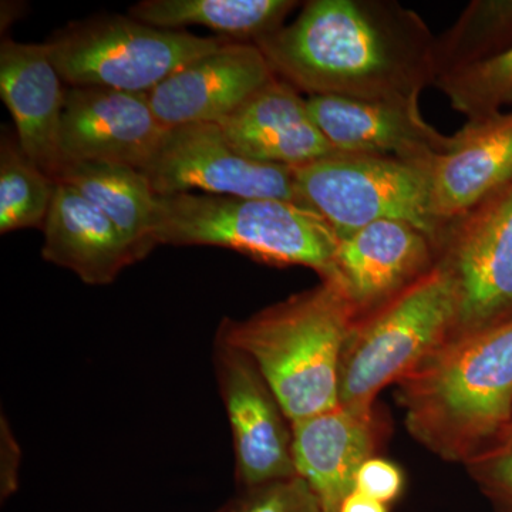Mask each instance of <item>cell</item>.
Here are the masks:
<instances>
[{
  "label": "cell",
  "mask_w": 512,
  "mask_h": 512,
  "mask_svg": "<svg viewBox=\"0 0 512 512\" xmlns=\"http://www.w3.org/2000/svg\"><path fill=\"white\" fill-rule=\"evenodd\" d=\"M254 45L275 77L308 96L419 101L437 80L436 37L390 0H309Z\"/></svg>",
  "instance_id": "6da1fadb"
},
{
  "label": "cell",
  "mask_w": 512,
  "mask_h": 512,
  "mask_svg": "<svg viewBox=\"0 0 512 512\" xmlns=\"http://www.w3.org/2000/svg\"><path fill=\"white\" fill-rule=\"evenodd\" d=\"M413 439L468 464L512 426V316L450 340L397 383Z\"/></svg>",
  "instance_id": "7a4b0ae2"
},
{
  "label": "cell",
  "mask_w": 512,
  "mask_h": 512,
  "mask_svg": "<svg viewBox=\"0 0 512 512\" xmlns=\"http://www.w3.org/2000/svg\"><path fill=\"white\" fill-rule=\"evenodd\" d=\"M356 322L342 286L320 281L251 318H225L215 339L254 362L293 423L339 406L340 362Z\"/></svg>",
  "instance_id": "3957f363"
},
{
  "label": "cell",
  "mask_w": 512,
  "mask_h": 512,
  "mask_svg": "<svg viewBox=\"0 0 512 512\" xmlns=\"http://www.w3.org/2000/svg\"><path fill=\"white\" fill-rule=\"evenodd\" d=\"M153 241L171 247H220L272 266H306L335 279L339 237L299 202L229 195H156Z\"/></svg>",
  "instance_id": "277c9868"
},
{
  "label": "cell",
  "mask_w": 512,
  "mask_h": 512,
  "mask_svg": "<svg viewBox=\"0 0 512 512\" xmlns=\"http://www.w3.org/2000/svg\"><path fill=\"white\" fill-rule=\"evenodd\" d=\"M458 313L456 281L437 261L409 288L357 319L340 362V406L372 412L377 394L450 342Z\"/></svg>",
  "instance_id": "5b68a950"
},
{
  "label": "cell",
  "mask_w": 512,
  "mask_h": 512,
  "mask_svg": "<svg viewBox=\"0 0 512 512\" xmlns=\"http://www.w3.org/2000/svg\"><path fill=\"white\" fill-rule=\"evenodd\" d=\"M298 200L340 238L383 220L404 221L440 251L447 224L434 214L431 168L396 157L335 153L292 168Z\"/></svg>",
  "instance_id": "8992f818"
},
{
  "label": "cell",
  "mask_w": 512,
  "mask_h": 512,
  "mask_svg": "<svg viewBox=\"0 0 512 512\" xmlns=\"http://www.w3.org/2000/svg\"><path fill=\"white\" fill-rule=\"evenodd\" d=\"M225 42L224 37L158 29L131 16L109 15L74 22L46 45L57 73L69 87L147 94L185 64Z\"/></svg>",
  "instance_id": "52a82bcc"
},
{
  "label": "cell",
  "mask_w": 512,
  "mask_h": 512,
  "mask_svg": "<svg viewBox=\"0 0 512 512\" xmlns=\"http://www.w3.org/2000/svg\"><path fill=\"white\" fill-rule=\"evenodd\" d=\"M437 261L456 281L460 313L453 339L512 316V180L447 222Z\"/></svg>",
  "instance_id": "ba28073f"
},
{
  "label": "cell",
  "mask_w": 512,
  "mask_h": 512,
  "mask_svg": "<svg viewBox=\"0 0 512 512\" xmlns=\"http://www.w3.org/2000/svg\"><path fill=\"white\" fill-rule=\"evenodd\" d=\"M141 173L156 195L201 191L210 195L299 202L292 168L258 163L241 156L215 123L168 128Z\"/></svg>",
  "instance_id": "9c48e42d"
},
{
  "label": "cell",
  "mask_w": 512,
  "mask_h": 512,
  "mask_svg": "<svg viewBox=\"0 0 512 512\" xmlns=\"http://www.w3.org/2000/svg\"><path fill=\"white\" fill-rule=\"evenodd\" d=\"M214 367L231 426L239 490L298 476L292 423L254 362L215 339Z\"/></svg>",
  "instance_id": "30bf717a"
},
{
  "label": "cell",
  "mask_w": 512,
  "mask_h": 512,
  "mask_svg": "<svg viewBox=\"0 0 512 512\" xmlns=\"http://www.w3.org/2000/svg\"><path fill=\"white\" fill-rule=\"evenodd\" d=\"M167 130L147 94L104 87L66 89L60 130L64 164H119L143 171Z\"/></svg>",
  "instance_id": "8fae6325"
},
{
  "label": "cell",
  "mask_w": 512,
  "mask_h": 512,
  "mask_svg": "<svg viewBox=\"0 0 512 512\" xmlns=\"http://www.w3.org/2000/svg\"><path fill=\"white\" fill-rule=\"evenodd\" d=\"M309 113L338 153L396 157L433 168L453 144L424 119L419 101L309 96Z\"/></svg>",
  "instance_id": "7c38bea8"
},
{
  "label": "cell",
  "mask_w": 512,
  "mask_h": 512,
  "mask_svg": "<svg viewBox=\"0 0 512 512\" xmlns=\"http://www.w3.org/2000/svg\"><path fill=\"white\" fill-rule=\"evenodd\" d=\"M274 77L254 43L228 40L214 52L185 64L147 97L165 128L220 124Z\"/></svg>",
  "instance_id": "4fadbf2b"
},
{
  "label": "cell",
  "mask_w": 512,
  "mask_h": 512,
  "mask_svg": "<svg viewBox=\"0 0 512 512\" xmlns=\"http://www.w3.org/2000/svg\"><path fill=\"white\" fill-rule=\"evenodd\" d=\"M437 256L421 229L404 221H377L339 239L335 279L328 281L342 286L360 319L429 272Z\"/></svg>",
  "instance_id": "5bb4252c"
},
{
  "label": "cell",
  "mask_w": 512,
  "mask_h": 512,
  "mask_svg": "<svg viewBox=\"0 0 512 512\" xmlns=\"http://www.w3.org/2000/svg\"><path fill=\"white\" fill-rule=\"evenodd\" d=\"M46 43L3 40L0 46V96L15 121L19 146L55 180L64 160L60 130L66 89Z\"/></svg>",
  "instance_id": "9a60e30c"
},
{
  "label": "cell",
  "mask_w": 512,
  "mask_h": 512,
  "mask_svg": "<svg viewBox=\"0 0 512 512\" xmlns=\"http://www.w3.org/2000/svg\"><path fill=\"white\" fill-rule=\"evenodd\" d=\"M218 126L237 153L258 163L295 168L338 153L316 126L301 92L278 77Z\"/></svg>",
  "instance_id": "2e32d148"
},
{
  "label": "cell",
  "mask_w": 512,
  "mask_h": 512,
  "mask_svg": "<svg viewBox=\"0 0 512 512\" xmlns=\"http://www.w3.org/2000/svg\"><path fill=\"white\" fill-rule=\"evenodd\" d=\"M375 413L348 407L292 423V453L296 474L319 498L323 512H339L356 488V476L375 457L379 426Z\"/></svg>",
  "instance_id": "e0dca14e"
},
{
  "label": "cell",
  "mask_w": 512,
  "mask_h": 512,
  "mask_svg": "<svg viewBox=\"0 0 512 512\" xmlns=\"http://www.w3.org/2000/svg\"><path fill=\"white\" fill-rule=\"evenodd\" d=\"M512 180V111L467 121L431 168L434 214L444 224Z\"/></svg>",
  "instance_id": "ac0fdd59"
},
{
  "label": "cell",
  "mask_w": 512,
  "mask_h": 512,
  "mask_svg": "<svg viewBox=\"0 0 512 512\" xmlns=\"http://www.w3.org/2000/svg\"><path fill=\"white\" fill-rule=\"evenodd\" d=\"M43 232V259L87 285H109L138 261L116 225L70 185L57 183Z\"/></svg>",
  "instance_id": "d6986e66"
},
{
  "label": "cell",
  "mask_w": 512,
  "mask_h": 512,
  "mask_svg": "<svg viewBox=\"0 0 512 512\" xmlns=\"http://www.w3.org/2000/svg\"><path fill=\"white\" fill-rule=\"evenodd\" d=\"M55 181L70 185L96 205L116 225L138 261L156 248V194L140 170L119 164L66 163Z\"/></svg>",
  "instance_id": "ffe728a7"
},
{
  "label": "cell",
  "mask_w": 512,
  "mask_h": 512,
  "mask_svg": "<svg viewBox=\"0 0 512 512\" xmlns=\"http://www.w3.org/2000/svg\"><path fill=\"white\" fill-rule=\"evenodd\" d=\"M293 0H143L130 16L153 28L184 30L200 25L231 42L255 43L285 25Z\"/></svg>",
  "instance_id": "44dd1931"
},
{
  "label": "cell",
  "mask_w": 512,
  "mask_h": 512,
  "mask_svg": "<svg viewBox=\"0 0 512 512\" xmlns=\"http://www.w3.org/2000/svg\"><path fill=\"white\" fill-rule=\"evenodd\" d=\"M512 49V0H476L436 37L437 79ZM437 82V80H436Z\"/></svg>",
  "instance_id": "7402d4cb"
},
{
  "label": "cell",
  "mask_w": 512,
  "mask_h": 512,
  "mask_svg": "<svg viewBox=\"0 0 512 512\" xmlns=\"http://www.w3.org/2000/svg\"><path fill=\"white\" fill-rule=\"evenodd\" d=\"M57 183L26 156L18 138L0 144V232L45 227Z\"/></svg>",
  "instance_id": "603a6c76"
},
{
  "label": "cell",
  "mask_w": 512,
  "mask_h": 512,
  "mask_svg": "<svg viewBox=\"0 0 512 512\" xmlns=\"http://www.w3.org/2000/svg\"><path fill=\"white\" fill-rule=\"evenodd\" d=\"M434 86L467 121L487 119L512 103V49L443 74Z\"/></svg>",
  "instance_id": "cb8c5ba5"
},
{
  "label": "cell",
  "mask_w": 512,
  "mask_h": 512,
  "mask_svg": "<svg viewBox=\"0 0 512 512\" xmlns=\"http://www.w3.org/2000/svg\"><path fill=\"white\" fill-rule=\"evenodd\" d=\"M215 512H323L319 498L303 478L244 488Z\"/></svg>",
  "instance_id": "d4e9b609"
},
{
  "label": "cell",
  "mask_w": 512,
  "mask_h": 512,
  "mask_svg": "<svg viewBox=\"0 0 512 512\" xmlns=\"http://www.w3.org/2000/svg\"><path fill=\"white\" fill-rule=\"evenodd\" d=\"M467 466L485 493L512 511V426L490 450Z\"/></svg>",
  "instance_id": "484cf974"
},
{
  "label": "cell",
  "mask_w": 512,
  "mask_h": 512,
  "mask_svg": "<svg viewBox=\"0 0 512 512\" xmlns=\"http://www.w3.org/2000/svg\"><path fill=\"white\" fill-rule=\"evenodd\" d=\"M403 488V471L386 458H369L356 476V491L386 505L394 503L402 495Z\"/></svg>",
  "instance_id": "4316f807"
},
{
  "label": "cell",
  "mask_w": 512,
  "mask_h": 512,
  "mask_svg": "<svg viewBox=\"0 0 512 512\" xmlns=\"http://www.w3.org/2000/svg\"><path fill=\"white\" fill-rule=\"evenodd\" d=\"M19 454L18 443L10 433L8 424H5V419H2V470H0L2 473V480H0L2 500H6L18 490Z\"/></svg>",
  "instance_id": "83f0119b"
},
{
  "label": "cell",
  "mask_w": 512,
  "mask_h": 512,
  "mask_svg": "<svg viewBox=\"0 0 512 512\" xmlns=\"http://www.w3.org/2000/svg\"><path fill=\"white\" fill-rule=\"evenodd\" d=\"M339 512H389V505L380 503L375 498L353 491L340 505Z\"/></svg>",
  "instance_id": "f1b7e54d"
}]
</instances>
